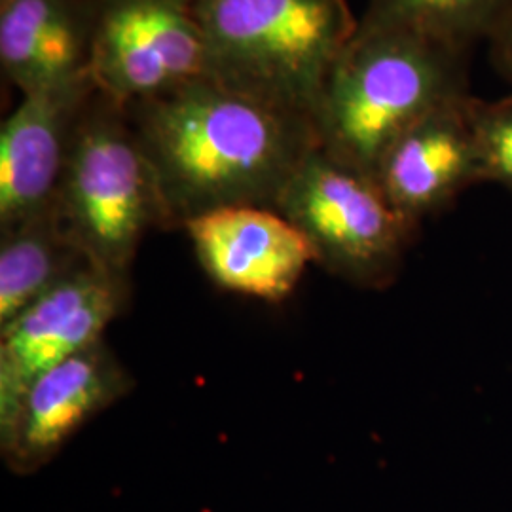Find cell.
I'll list each match as a JSON object with an SVG mask.
<instances>
[{
    "instance_id": "1",
    "label": "cell",
    "mask_w": 512,
    "mask_h": 512,
    "mask_svg": "<svg viewBox=\"0 0 512 512\" xmlns=\"http://www.w3.org/2000/svg\"><path fill=\"white\" fill-rule=\"evenodd\" d=\"M164 203L167 230L209 211L275 209L285 186L319 147L310 116L222 86L192 82L126 107Z\"/></svg>"
},
{
    "instance_id": "2",
    "label": "cell",
    "mask_w": 512,
    "mask_h": 512,
    "mask_svg": "<svg viewBox=\"0 0 512 512\" xmlns=\"http://www.w3.org/2000/svg\"><path fill=\"white\" fill-rule=\"evenodd\" d=\"M471 52L403 29L359 25L313 116L319 148L374 177L385 150L406 129L471 93Z\"/></svg>"
},
{
    "instance_id": "3",
    "label": "cell",
    "mask_w": 512,
    "mask_h": 512,
    "mask_svg": "<svg viewBox=\"0 0 512 512\" xmlns=\"http://www.w3.org/2000/svg\"><path fill=\"white\" fill-rule=\"evenodd\" d=\"M209 76L313 120L359 27L348 0H194Z\"/></svg>"
},
{
    "instance_id": "4",
    "label": "cell",
    "mask_w": 512,
    "mask_h": 512,
    "mask_svg": "<svg viewBox=\"0 0 512 512\" xmlns=\"http://www.w3.org/2000/svg\"><path fill=\"white\" fill-rule=\"evenodd\" d=\"M52 211L92 264L126 279L148 232L167 230L128 109L97 90L74 131Z\"/></svg>"
},
{
    "instance_id": "5",
    "label": "cell",
    "mask_w": 512,
    "mask_h": 512,
    "mask_svg": "<svg viewBox=\"0 0 512 512\" xmlns=\"http://www.w3.org/2000/svg\"><path fill=\"white\" fill-rule=\"evenodd\" d=\"M275 211L308 238L319 268L366 291H385L399 279L420 232L372 175L319 147L296 169Z\"/></svg>"
},
{
    "instance_id": "6",
    "label": "cell",
    "mask_w": 512,
    "mask_h": 512,
    "mask_svg": "<svg viewBox=\"0 0 512 512\" xmlns=\"http://www.w3.org/2000/svg\"><path fill=\"white\" fill-rule=\"evenodd\" d=\"M90 76L131 107L209 76L194 0H93Z\"/></svg>"
},
{
    "instance_id": "7",
    "label": "cell",
    "mask_w": 512,
    "mask_h": 512,
    "mask_svg": "<svg viewBox=\"0 0 512 512\" xmlns=\"http://www.w3.org/2000/svg\"><path fill=\"white\" fill-rule=\"evenodd\" d=\"M131 279L88 266L0 329V429L42 372L105 338L128 310Z\"/></svg>"
},
{
    "instance_id": "8",
    "label": "cell",
    "mask_w": 512,
    "mask_h": 512,
    "mask_svg": "<svg viewBox=\"0 0 512 512\" xmlns=\"http://www.w3.org/2000/svg\"><path fill=\"white\" fill-rule=\"evenodd\" d=\"M135 389L128 366L99 340L42 372L0 429V456L10 473L35 475L93 418Z\"/></svg>"
},
{
    "instance_id": "9",
    "label": "cell",
    "mask_w": 512,
    "mask_h": 512,
    "mask_svg": "<svg viewBox=\"0 0 512 512\" xmlns=\"http://www.w3.org/2000/svg\"><path fill=\"white\" fill-rule=\"evenodd\" d=\"M183 230L219 289L268 304L287 300L315 264L308 238L270 207H222L188 220Z\"/></svg>"
},
{
    "instance_id": "10",
    "label": "cell",
    "mask_w": 512,
    "mask_h": 512,
    "mask_svg": "<svg viewBox=\"0 0 512 512\" xmlns=\"http://www.w3.org/2000/svg\"><path fill=\"white\" fill-rule=\"evenodd\" d=\"M92 76L21 95L0 126V230L54 207L74 131L95 93Z\"/></svg>"
},
{
    "instance_id": "11",
    "label": "cell",
    "mask_w": 512,
    "mask_h": 512,
    "mask_svg": "<svg viewBox=\"0 0 512 512\" xmlns=\"http://www.w3.org/2000/svg\"><path fill=\"white\" fill-rule=\"evenodd\" d=\"M471 93L427 112L385 150L374 179L391 205L421 226L482 181Z\"/></svg>"
},
{
    "instance_id": "12",
    "label": "cell",
    "mask_w": 512,
    "mask_h": 512,
    "mask_svg": "<svg viewBox=\"0 0 512 512\" xmlns=\"http://www.w3.org/2000/svg\"><path fill=\"white\" fill-rule=\"evenodd\" d=\"M93 0H0V67L21 95L90 76Z\"/></svg>"
},
{
    "instance_id": "13",
    "label": "cell",
    "mask_w": 512,
    "mask_h": 512,
    "mask_svg": "<svg viewBox=\"0 0 512 512\" xmlns=\"http://www.w3.org/2000/svg\"><path fill=\"white\" fill-rule=\"evenodd\" d=\"M88 266L92 260L63 232L52 209L0 230V329Z\"/></svg>"
},
{
    "instance_id": "14",
    "label": "cell",
    "mask_w": 512,
    "mask_h": 512,
    "mask_svg": "<svg viewBox=\"0 0 512 512\" xmlns=\"http://www.w3.org/2000/svg\"><path fill=\"white\" fill-rule=\"evenodd\" d=\"M512 21V0H366L363 27L403 29L473 50Z\"/></svg>"
},
{
    "instance_id": "15",
    "label": "cell",
    "mask_w": 512,
    "mask_h": 512,
    "mask_svg": "<svg viewBox=\"0 0 512 512\" xmlns=\"http://www.w3.org/2000/svg\"><path fill=\"white\" fill-rule=\"evenodd\" d=\"M471 120L482 164V181L512 190V95L471 97Z\"/></svg>"
},
{
    "instance_id": "16",
    "label": "cell",
    "mask_w": 512,
    "mask_h": 512,
    "mask_svg": "<svg viewBox=\"0 0 512 512\" xmlns=\"http://www.w3.org/2000/svg\"><path fill=\"white\" fill-rule=\"evenodd\" d=\"M488 48L497 73L512 86V21L488 42Z\"/></svg>"
}]
</instances>
